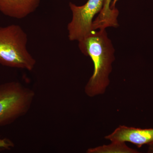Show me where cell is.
<instances>
[{
    "label": "cell",
    "mask_w": 153,
    "mask_h": 153,
    "mask_svg": "<svg viewBox=\"0 0 153 153\" xmlns=\"http://www.w3.org/2000/svg\"><path fill=\"white\" fill-rule=\"evenodd\" d=\"M78 43L81 52L91 58L94 66L93 74L85 86V93L90 97L103 94L109 85L115 59L114 48L106 29L93 31Z\"/></svg>",
    "instance_id": "cell-1"
},
{
    "label": "cell",
    "mask_w": 153,
    "mask_h": 153,
    "mask_svg": "<svg viewBox=\"0 0 153 153\" xmlns=\"http://www.w3.org/2000/svg\"><path fill=\"white\" fill-rule=\"evenodd\" d=\"M28 36L17 25L0 27V64L32 71L36 59L27 48Z\"/></svg>",
    "instance_id": "cell-2"
},
{
    "label": "cell",
    "mask_w": 153,
    "mask_h": 153,
    "mask_svg": "<svg viewBox=\"0 0 153 153\" xmlns=\"http://www.w3.org/2000/svg\"><path fill=\"white\" fill-rule=\"evenodd\" d=\"M34 91L20 82L12 81L0 85V127L10 124L25 115L32 106Z\"/></svg>",
    "instance_id": "cell-3"
},
{
    "label": "cell",
    "mask_w": 153,
    "mask_h": 153,
    "mask_svg": "<svg viewBox=\"0 0 153 153\" xmlns=\"http://www.w3.org/2000/svg\"><path fill=\"white\" fill-rule=\"evenodd\" d=\"M105 1L88 0L81 6L69 3L72 19L67 25V30L70 41L79 42L92 33L94 18L101 11Z\"/></svg>",
    "instance_id": "cell-4"
},
{
    "label": "cell",
    "mask_w": 153,
    "mask_h": 153,
    "mask_svg": "<svg viewBox=\"0 0 153 153\" xmlns=\"http://www.w3.org/2000/svg\"><path fill=\"white\" fill-rule=\"evenodd\" d=\"M105 138L111 142L131 143L140 148L143 145L153 142V128L142 129L120 126Z\"/></svg>",
    "instance_id": "cell-5"
},
{
    "label": "cell",
    "mask_w": 153,
    "mask_h": 153,
    "mask_svg": "<svg viewBox=\"0 0 153 153\" xmlns=\"http://www.w3.org/2000/svg\"><path fill=\"white\" fill-rule=\"evenodd\" d=\"M40 1V0H0V12L13 19H25L36 10Z\"/></svg>",
    "instance_id": "cell-6"
},
{
    "label": "cell",
    "mask_w": 153,
    "mask_h": 153,
    "mask_svg": "<svg viewBox=\"0 0 153 153\" xmlns=\"http://www.w3.org/2000/svg\"><path fill=\"white\" fill-rule=\"evenodd\" d=\"M88 153H138L139 152L128 147L125 142H112L111 144L88 149Z\"/></svg>",
    "instance_id": "cell-7"
},
{
    "label": "cell",
    "mask_w": 153,
    "mask_h": 153,
    "mask_svg": "<svg viewBox=\"0 0 153 153\" xmlns=\"http://www.w3.org/2000/svg\"><path fill=\"white\" fill-rule=\"evenodd\" d=\"M112 1V0L105 1L102 8L97 17V21L102 25H112L117 21L119 11L116 7H111Z\"/></svg>",
    "instance_id": "cell-8"
},
{
    "label": "cell",
    "mask_w": 153,
    "mask_h": 153,
    "mask_svg": "<svg viewBox=\"0 0 153 153\" xmlns=\"http://www.w3.org/2000/svg\"><path fill=\"white\" fill-rule=\"evenodd\" d=\"M149 145V147L148 148V153H153V142L151 143Z\"/></svg>",
    "instance_id": "cell-9"
},
{
    "label": "cell",
    "mask_w": 153,
    "mask_h": 153,
    "mask_svg": "<svg viewBox=\"0 0 153 153\" xmlns=\"http://www.w3.org/2000/svg\"><path fill=\"white\" fill-rule=\"evenodd\" d=\"M119 0H112V2L111 3V7L113 8L115 7L116 4L117 2Z\"/></svg>",
    "instance_id": "cell-10"
}]
</instances>
